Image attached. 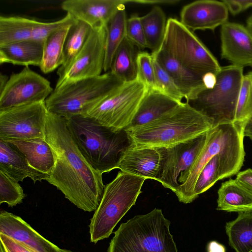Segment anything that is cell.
Returning a JSON list of instances; mask_svg holds the SVG:
<instances>
[{
    "mask_svg": "<svg viewBox=\"0 0 252 252\" xmlns=\"http://www.w3.org/2000/svg\"><path fill=\"white\" fill-rule=\"evenodd\" d=\"M247 123L233 122L218 124L207 133L205 145L193 165L186 182L175 193L180 202L188 204L195 199L194 188L203 167L219 155L220 180L237 174L245 160L244 129Z\"/></svg>",
    "mask_w": 252,
    "mask_h": 252,
    "instance_id": "7a4b0ae2",
    "label": "cell"
},
{
    "mask_svg": "<svg viewBox=\"0 0 252 252\" xmlns=\"http://www.w3.org/2000/svg\"><path fill=\"white\" fill-rule=\"evenodd\" d=\"M0 240L4 252H34L20 242L1 233Z\"/></svg>",
    "mask_w": 252,
    "mask_h": 252,
    "instance_id": "ab89813d",
    "label": "cell"
},
{
    "mask_svg": "<svg viewBox=\"0 0 252 252\" xmlns=\"http://www.w3.org/2000/svg\"><path fill=\"white\" fill-rule=\"evenodd\" d=\"M242 186L252 193V169L239 172L235 179Z\"/></svg>",
    "mask_w": 252,
    "mask_h": 252,
    "instance_id": "b9f144b4",
    "label": "cell"
},
{
    "mask_svg": "<svg viewBox=\"0 0 252 252\" xmlns=\"http://www.w3.org/2000/svg\"><path fill=\"white\" fill-rule=\"evenodd\" d=\"M236 121L248 123L252 121V85L244 75L237 103Z\"/></svg>",
    "mask_w": 252,
    "mask_h": 252,
    "instance_id": "d590c367",
    "label": "cell"
},
{
    "mask_svg": "<svg viewBox=\"0 0 252 252\" xmlns=\"http://www.w3.org/2000/svg\"><path fill=\"white\" fill-rule=\"evenodd\" d=\"M106 26L92 28L81 51L67 70L58 78L55 89L102 74L105 55Z\"/></svg>",
    "mask_w": 252,
    "mask_h": 252,
    "instance_id": "4fadbf2b",
    "label": "cell"
},
{
    "mask_svg": "<svg viewBox=\"0 0 252 252\" xmlns=\"http://www.w3.org/2000/svg\"><path fill=\"white\" fill-rule=\"evenodd\" d=\"M67 123L84 158L101 174L117 168L124 153L133 146L125 129H112L84 115L67 119Z\"/></svg>",
    "mask_w": 252,
    "mask_h": 252,
    "instance_id": "277c9868",
    "label": "cell"
},
{
    "mask_svg": "<svg viewBox=\"0 0 252 252\" xmlns=\"http://www.w3.org/2000/svg\"><path fill=\"white\" fill-rule=\"evenodd\" d=\"M153 58L156 90L178 101L182 102L183 98H185L184 95L170 75L161 66L153 56Z\"/></svg>",
    "mask_w": 252,
    "mask_h": 252,
    "instance_id": "e575fe53",
    "label": "cell"
},
{
    "mask_svg": "<svg viewBox=\"0 0 252 252\" xmlns=\"http://www.w3.org/2000/svg\"><path fill=\"white\" fill-rule=\"evenodd\" d=\"M207 252H225V248L222 244L212 241L208 245Z\"/></svg>",
    "mask_w": 252,
    "mask_h": 252,
    "instance_id": "7bdbcfd3",
    "label": "cell"
},
{
    "mask_svg": "<svg viewBox=\"0 0 252 252\" xmlns=\"http://www.w3.org/2000/svg\"><path fill=\"white\" fill-rule=\"evenodd\" d=\"M36 20L19 16H0V46L32 39Z\"/></svg>",
    "mask_w": 252,
    "mask_h": 252,
    "instance_id": "f546056e",
    "label": "cell"
},
{
    "mask_svg": "<svg viewBox=\"0 0 252 252\" xmlns=\"http://www.w3.org/2000/svg\"><path fill=\"white\" fill-rule=\"evenodd\" d=\"M53 91L47 79L25 67L20 72L12 74L0 91V111L45 101Z\"/></svg>",
    "mask_w": 252,
    "mask_h": 252,
    "instance_id": "5bb4252c",
    "label": "cell"
},
{
    "mask_svg": "<svg viewBox=\"0 0 252 252\" xmlns=\"http://www.w3.org/2000/svg\"><path fill=\"white\" fill-rule=\"evenodd\" d=\"M136 48L126 37L114 56L109 71L123 83L138 79Z\"/></svg>",
    "mask_w": 252,
    "mask_h": 252,
    "instance_id": "484cf974",
    "label": "cell"
},
{
    "mask_svg": "<svg viewBox=\"0 0 252 252\" xmlns=\"http://www.w3.org/2000/svg\"><path fill=\"white\" fill-rule=\"evenodd\" d=\"M160 50L201 76L216 75L221 68L216 58L193 32L176 18L167 19Z\"/></svg>",
    "mask_w": 252,
    "mask_h": 252,
    "instance_id": "9c48e42d",
    "label": "cell"
},
{
    "mask_svg": "<svg viewBox=\"0 0 252 252\" xmlns=\"http://www.w3.org/2000/svg\"><path fill=\"white\" fill-rule=\"evenodd\" d=\"M160 155L157 148L128 149L121 158L117 168L133 175L146 179L157 180Z\"/></svg>",
    "mask_w": 252,
    "mask_h": 252,
    "instance_id": "ffe728a7",
    "label": "cell"
},
{
    "mask_svg": "<svg viewBox=\"0 0 252 252\" xmlns=\"http://www.w3.org/2000/svg\"><path fill=\"white\" fill-rule=\"evenodd\" d=\"M127 18L125 8L119 10L106 26L105 55L103 71L110 70L114 56L126 37Z\"/></svg>",
    "mask_w": 252,
    "mask_h": 252,
    "instance_id": "4dcf8cb0",
    "label": "cell"
},
{
    "mask_svg": "<svg viewBox=\"0 0 252 252\" xmlns=\"http://www.w3.org/2000/svg\"><path fill=\"white\" fill-rule=\"evenodd\" d=\"M43 42L28 40L0 46V63L40 66L43 56Z\"/></svg>",
    "mask_w": 252,
    "mask_h": 252,
    "instance_id": "603a6c76",
    "label": "cell"
},
{
    "mask_svg": "<svg viewBox=\"0 0 252 252\" xmlns=\"http://www.w3.org/2000/svg\"><path fill=\"white\" fill-rule=\"evenodd\" d=\"M62 252H75L66 249H62Z\"/></svg>",
    "mask_w": 252,
    "mask_h": 252,
    "instance_id": "c3c4849f",
    "label": "cell"
},
{
    "mask_svg": "<svg viewBox=\"0 0 252 252\" xmlns=\"http://www.w3.org/2000/svg\"><path fill=\"white\" fill-rule=\"evenodd\" d=\"M48 112L45 101L0 110V140L45 138Z\"/></svg>",
    "mask_w": 252,
    "mask_h": 252,
    "instance_id": "7c38bea8",
    "label": "cell"
},
{
    "mask_svg": "<svg viewBox=\"0 0 252 252\" xmlns=\"http://www.w3.org/2000/svg\"><path fill=\"white\" fill-rule=\"evenodd\" d=\"M244 76L242 67L232 64L221 67L214 86L203 90L188 102L211 118L214 126L236 122V109Z\"/></svg>",
    "mask_w": 252,
    "mask_h": 252,
    "instance_id": "ba28073f",
    "label": "cell"
},
{
    "mask_svg": "<svg viewBox=\"0 0 252 252\" xmlns=\"http://www.w3.org/2000/svg\"><path fill=\"white\" fill-rule=\"evenodd\" d=\"M250 32L252 33V15L249 17L247 21L246 26Z\"/></svg>",
    "mask_w": 252,
    "mask_h": 252,
    "instance_id": "bcb514c9",
    "label": "cell"
},
{
    "mask_svg": "<svg viewBox=\"0 0 252 252\" xmlns=\"http://www.w3.org/2000/svg\"><path fill=\"white\" fill-rule=\"evenodd\" d=\"M92 29L87 24L77 20L69 27L63 46V63L57 71L59 77L67 70L81 51Z\"/></svg>",
    "mask_w": 252,
    "mask_h": 252,
    "instance_id": "f1b7e54d",
    "label": "cell"
},
{
    "mask_svg": "<svg viewBox=\"0 0 252 252\" xmlns=\"http://www.w3.org/2000/svg\"><path fill=\"white\" fill-rule=\"evenodd\" d=\"M218 194V210L238 213L252 210V193L236 179L222 183Z\"/></svg>",
    "mask_w": 252,
    "mask_h": 252,
    "instance_id": "d4e9b609",
    "label": "cell"
},
{
    "mask_svg": "<svg viewBox=\"0 0 252 252\" xmlns=\"http://www.w3.org/2000/svg\"><path fill=\"white\" fill-rule=\"evenodd\" d=\"M25 197L18 182L0 171V204L5 203L12 207L22 203Z\"/></svg>",
    "mask_w": 252,
    "mask_h": 252,
    "instance_id": "836d02e7",
    "label": "cell"
},
{
    "mask_svg": "<svg viewBox=\"0 0 252 252\" xmlns=\"http://www.w3.org/2000/svg\"><path fill=\"white\" fill-rule=\"evenodd\" d=\"M45 139L55 158L47 181L78 208L85 212L95 211L105 187L102 174L93 169L80 152L67 119L48 112Z\"/></svg>",
    "mask_w": 252,
    "mask_h": 252,
    "instance_id": "6da1fadb",
    "label": "cell"
},
{
    "mask_svg": "<svg viewBox=\"0 0 252 252\" xmlns=\"http://www.w3.org/2000/svg\"><path fill=\"white\" fill-rule=\"evenodd\" d=\"M245 137H249L252 140V121L248 122L244 129Z\"/></svg>",
    "mask_w": 252,
    "mask_h": 252,
    "instance_id": "ee69618b",
    "label": "cell"
},
{
    "mask_svg": "<svg viewBox=\"0 0 252 252\" xmlns=\"http://www.w3.org/2000/svg\"><path fill=\"white\" fill-rule=\"evenodd\" d=\"M0 171L17 182L30 178L34 183L47 181L49 175L32 167L25 156L11 143L0 140Z\"/></svg>",
    "mask_w": 252,
    "mask_h": 252,
    "instance_id": "44dd1931",
    "label": "cell"
},
{
    "mask_svg": "<svg viewBox=\"0 0 252 252\" xmlns=\"http://www.w3.org/2000/svg\"><path fill=\"white\" fill-rule=\"evenodd\" d=\"M219 155L213 157L203 167L196 179L193 192L195 199L220 180Z\"/></svg>",
    "mask_w": 252,
    "mask_h": 252,
    "instance_id": "d6a6232c",
    "label": "cell"
},
{
    "mask_svg": "<svg viewBox=\"0 0 252 252\" xmlns=\"http://www.w3.org/2000/svg\"><path fill=\"white\" fill-rule=\"evenodd\" d=\"M207 133L174 145L157 148L160 155L157 181L175 193L187 180L193 165L205 145Z\"/></svg>",
    "mask_w": 252,
    "mask_h": 252,
    "instance_id": "8fae6325",
    "label": "cell"
},
{
    "mask_svg": "<svg viewBox=\"0 0 252 252\" xmlns=\"http://www.w3.org/2000/svg\"><path fill=\"white\" fill-rule=\"evenodd\" d=\"M228 10L222 1L199 0L185 5L180 13L181 23L192 32L214 31L227 22Z\"/></svg>",
    "mask_w": 252,
    "mask_h": 252,
    "instance_id": "e0dca14e",
    "label": "cell"
},
{
    "mask_svg": "<svg viewBox=\"0 0 252 252\" xmlns=\"http://www.w3.org/2000/svg\"><path fill=\"white\" fill-rule=\"evenodd\" d=\"M225 231L236 252H252V210L238 213L236 219L226 222Z\"/></svg>",
    "mask_w": 252,
    "mask_h": 252,
    "instance_id": "4316f807",
    "label": "cell"
},
{
    "mask_svg": "<svg viewBox=\"0 0 252 252\" xmlns=\"http://www.w3.org/2000/svg\"><path fill=\"white\" fill-rule=\"evenodd\" d=\"M145 180L121 171L105 186L89 224L91 242L95 244L110 236L119 221L135 204Z\"/></svg>",
    "mask_w": 252,
    "mask_h": 252,
    "instance_id": "8992f818",
    "label": "cell"
},
{
    "mask_svg": "<svg viewBox=\"0 0 252 252\" xmlns=\"http://www.w3.org/2000/svg\"><path fill=\"white\" fill-rule=\"evenodd\" d=\"M182 102L157 90L148 89L131 123L125 130L156 120L174 110Z\"/></svg>",
    "mask_w": 252,
    "mask_h": 252,
    "instance_id": "7402d4cb",
    "label": "cell"
},
{
    "mask_svg": "<svg viewBox=\"0 0 252 252\" xmlns=\"http://www.w3.org/2000/svg\"><path fill=\"white\" fill-rule=\"evenodd\" d=\"M147 47L151 54L161 49L165 36L167 22L166 15L158 6H155L146 14L140 17Z\"/></svg>",
    "mask_w": 252,
    "mask_h": 252,
    "instance_id": "83f0119b",
    "label": "cell"
},
{
    "mask_svg": "<svg viewBox=\"0 0 252 252\" xmlns=\"http://www.w3.org/2000/svg\"><path fill=\"white\" fill-rule=\"evenodd\" d=\"M127 3H136L137 0H66L62 2L61 7L75 19L93 28L107 26Z\"/></svg>",
    "mask_w": 252,
    "mask_h": 252,
    "instance_id": "9a60e30c",
    "label": "cell"
},
{
    "mask_svg": "<svg viewBox=\"0 0 252 252\" xmlns=\"http://www.w3.org/2000/svg\"><path fill=\"white\" fill-rule=\"evenodd\" d=\"M213 126L211 118L186 102L156 120L126 130L134 147L160 148L192 139Z\"/></svg>",
    "mask_w": 252,
    "mask_h": 252,
    "instance_id": "3957f363",
    "label": "cell"
},
{
    "mask_svg": "<svg viewBox=\"0 0 252 252\" xmlns=\"http://www.w3.org/2000/svg\"><path fill=\"white\" fill-rule=\"evenodd\" d=\"M0 252H4L2 246L0 244Z\"/></svg>",
    "mask_w": 252,
    "mask_h": 252,
    "instance_id": "681fc988",
    "label": "cell"
},
{
    "mask_svg": "<svg viewBox=\"0 0 252 252\" xmlns=\"http://www.w3.org/2000/svg\"><path fill=\"white\" fill-rule=\"evenodd\" d=\"M13 145L35 169L49 175L55 163L53 150L45 138L7 141Z\"/></svg>",
    "mask_w": 252,
    "mask_h": 252,
    "instance_id": "cb8c5ba5",
    "label": "cell"
},
{
    "mask_svg": "<svg viewBox=\"0 0 252 252\" xmlns=\"http://www.w3.org/2000/svg\"><path fill=\"white\" fill-rule=\"evenodd\" d=\"M221 57L232 65L252 67V33L241 24L227 22L221 26Z\"/></svg>",
    "mask_w": 252,
    "mask_h": 252,
    "instance_id": "2e32d148",
    "label": "cell"
},
{
    "mask_svg": "<svg viewBox=\"0 0 252 252\" xmlns=\"http://www.w3.org/2000/svg\"><path fill=\"white\" fill-rule=\"evenodd\" d=\"M147 90L146 86L138 79L124 83L82 115L115 130L126 129L131 123Z\"/></svg>",
    "mask_w": 252,
    "mask_h": 252,
    "instance_id": "30bf717a",
    "label": "cell"
},
{
    "mask_svg": "<svg viewBox=\"0 0 252 252\" xmlns=\"http://www.w3.org/2000/svg\"><path fill=\"white\" fill-rule=\"evenodd\" d=\"M126 33V38L137 48H147L140 17L137 14H132L127 19Z\"/></svg>",
    "mask_w": 252,
    "mask_h": 252,
    "instance_id": "f35d334b",
    "label": "cell"
},
{
    "mask_svg": "<svg viewBox=\"0 0 252 252\" xmlns=\"http://www.w3.org/2000/svg\"><path fill=\"white\" fill-rule=\"evenodd\" d=\"M138 79L148 89L156 90V82L153 58L151 54L139 52L137 55Z\"/></svg>",
    "mask_w": 252,
    "mask_h": 252,
    "instance_id": "74e56055",
    "label": "cell"
},
{
    "mask_svg": "<svg viewBox=\"0 0 252 252\" xmlns=\"http://www.w3.org/2000/svg\"><path fill=\"white\" fill-rule=\"evenodd\" d=\"M246 75L247 76V77L250 79V81L251 82V84L252 85V71L249 72V73H248Z\"/></svg>",
    "mask_w": 252,
    "mask_h": 252,
    "instance_id": "7dc6e473",
    "label": "cell"
},
{
    "mask_svg": "<svg viewBox=\"0 0 252 252\" xmlns=\"http://www.w3.org/2000/svg\"><path fill=\"white\" fill-rule=\"evenodd\" d=\"M8 77L6 75L0 74V91H1L5 86L8 80Z\"/></svg>",
    "mask_w": 252,
    "mask_h": 252,
    "instance_id": "f6af8a7d",
    "label": "cell"
},
{
    "mask_svg": "<svg viewBox=\"0 0 252 252\" xmlns=\"http://www.w3.org/2000/svg\"><path fill=\"white\" fill-rule=\"evenodd\" d=\"M124 83L110 71L54 89L45 100L48 111L66 119L84 115Z\"/></svg>",
    "mask_w": 252,
    "mask_h": 252,
    "instance_id": "52a82bcc",
    "label": "cell"
},
{
    "mask_svg": "<svg viewBox=\"0 0 252 252\" xmlns=\"http://www.w3.org/2000/svg\"><path fill=\"white\" fill-rule=\"evenodd\" d=\"M0 233L5 234L34 252H62L21 217L6 211L0 213Z\"/></svg>",
    "mask_w": 252,
    "mask_h": 252,
    "instance_id": "ac0fdd59",
    "label": "cell"
},
{
    "mask_svg": "<svg viewBox=\"0 0 252 252\" xmlns=\"http://www.w3.org/2000/svg\"><path fill=\"white\" fill-rule=\"evenodd\" d=\"M170 224L160 209L135 216L121 224L107 252H178Z\"/></svg>",
    "mask_w": 252,
    "mask_h": 252,
    "instance_id": "5b68a950",
    "label": "cell"
},
{
    "mask_svg": "<svg viewBox=\"0 0 252 252\" xmlns=\"http://www.w3.org/2000/svg\"><path fill=\"white\" fill-rule=\"evenodd\" d=\"M70 26L55 32L44 41L42 59L39 66L43 73H50L62 65L64 43Z\"/></svg>",
    "mask_w": 252,
    "mask_h": 252,
    "instance_id": "1f68e13d",
    "label": "cell"
},
{
    "mask_svg": "<svg viewBox=\"0 0 252 252\" xmlns=\"http://www.w3.org/2000/svg\"><path fill=\"white\" fill-rule=\"evenodd\" d=\"M76 21V19L68 13L62 19L54 22H42L36 21L31 39L43 42L45 39L53 33L72 25Z\"/></svg>",
    "mask_w": 252,
    "mask_h": 252,
    "instance_id": "8d00e7d4",
    "label": "cell"
},
{
    "mask_svg": "<svg viewBox=\"0 0 252 252\" xmlns=\"http://www.w3.org/2000/svg\"><path fill=\"white\" fill-rule=\"evenodd\" d=\"M228 11L235 15L252 7V0H223Z\"/></svg>",
    "mask_w": 252,
    "mask_h": 252,
    "instance_id": "60d3db41",
    "label": "cell"
},
{
    "mask_svg": "<svg viewBox=\"0 0 252 252\" xmlns=\"http://www.w3.org/2000/svg\"><path fill=\"white\" fill-rule=\"evenodd\" d=\"M152 55L170 75L187 102L207 89L204 76L187 68L163 51L160 50L157 54Z\"/></svg>",
    "mask_w": 252,
    "mask_h": 252,
    "instance_id": "d6986e66",
    "label": "cell"
}]
</instances>
